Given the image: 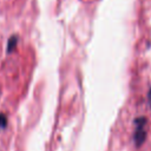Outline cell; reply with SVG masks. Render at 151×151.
<instances>
[{"label": "cell", "instance_id": "cell-3", "mask_svg": "<svg viewBox=\"0 0 151 151\" xmlns=\"http://www.w3.org/2000/svg\"><path fill=\"white\" fill-rule=\"evenodd\" d=\"M7 126V117L4 113H0V129H5Z\"/></svg>", "mask_w": 151, "mask_h": 151}, {"label": "cell", "instance_id": "cell-2", "mask_svg": "<svg viewBox=\"0 0 151 151\" xmlns=\"http://www.w3.org/2000/svg\"><path fill=\"white\" fill-rule=\"evenodd\" d=\"M17 41H18V37L17 35H12L8 39V44H7V53H11L13 51V48L17 46Z\"/></svg>", "mask_w": 151, "mask_h": 151}, {"label": "cell", "instance_id": "cell-1", "mask_svg": "<svg viewBox=\"0 0 151 151\" xmlns=\"http://www.w3.org/2000/svg\"><path fill=\"white\" fill-rule=\"evenodd\" d=\"M134 124V130H133V143L137 147H139L146 139V125H147V119L144 116H140L133 120Z\"/></svg>", "mask_w": 151, "mask_h": 151}, {"label": "cell", "instance_id": "cell-4", "mask_svg": "<svg viewBox=\"0 0 151 151\" xmlns=\"http://www.w3.org/2000/svg\"><path fill=\"white\" fill-rule=\"evenodd\" d=\"M147 103H149V105L151 107V87H150V90L147 92Z\"/></svg>", "mask_w": 151, "mask_h": 151}]
</instances>
